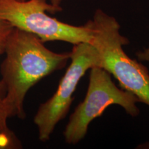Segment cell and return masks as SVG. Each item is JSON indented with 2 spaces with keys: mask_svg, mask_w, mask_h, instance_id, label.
I'll list each match as a JSON object with an SVG mask.
<instances>
[{
  "mask_svg": "<svg viewBox=\"0 0 149 149\" xmlns=\"http://www.w3.org/2000/svg\"><path fill=\"white\" fill-rule=\"evenodd\" d=\"M4 96L0 94V149L22 148L21 141L8 126L7 121L10 115L3 99Z\"/></svg>",
  "mask_w": 149,
  "mask_h": 149,
  "instance_id": "6",
  "label": "cell"
},
{
  "mask_svg": "<svg viewBox=\"0 0 149 149\" xmlns=\"http://www.w3.org/2000/svg\"><path fill=\"white\" fill-rule=\"evenodd\" d=\"M1 65L3 99L10 117H26L24 100L30 89L70 60V52L55 53L49 50L35 35L13 28L7 40Z\"/></svg>",
  "mask_w": 149,
  "mask_h": 149,
  "instance_id": "1",
  "label": "cell"
},
{
  "mask_svg": "<svg viewBox=\"0 0 149 149\" xmlns=\"http://www.w3.org/2000/svg\"><path fill=\"white\" fill-rule=\"evenodd\" d=\"M91 44L99 54V66L117 80L120 88L133 93L139 102L149 107V71L144 65L126 55L123 46L129 40L120 33L114 17L97 9L93 19Z\"/></svg>",
  "mask_w": 149,
  "mask_h": 149,
  "instance_id": "2",
  "label": "cell"
},
{
  "mask_svg": "<svg viewBox=\"0 0 149 149\" xmlns=\"http://www.w3.org/2000/svg\"><path fill=\"white\" fill-rule=\"evenodd\" d=\"M49 3L53 6L56 7V8L61 9L62 10V8H61V4L62 3L63 0H48Z\"/></svg>",
  "mask_w": 149,
  "mask_h": 149,
  "instance_id": "9",
  "label": "cell"
},
{
  "mask_svg": "<svg viewBox=\"0 0 149 149\" xmlns=\"http://www.w3.org/2000/svg\"><path fill=\"white\" fill-rule=\"evenodd\" d=\"M13 28L8 22L0 18V56L4 53L7 40ZM0 94L4 95L6 94L4 86L1 80H0Z\"/></svg>",
  "mask_w": 149,
  "mask_h": 149,
  "instance_id": "7",
  "label": "cell"
},
{
  "mask_svg": "<svg viewBox=\"0 0 149 149\" xmlns=\"http://www.w3.org/2000/svg\"><path fill=\"white\" fill-rule=\"evenodd\" d=\"M70 54V64L57 90L51 97L40 104L33 119L39 139L43 142L49 140L56 126L68 115L80 79L92 67L99 66V54L90 43L73 45Z\"/></svg>",
  "mask_w": 149,
  "mask_h": 149,
  "instance_id": "5",
  "label": "cell"
},
{
  "mask_svg": "<svg viewBox=\"0 0 149 149\" xmlns=\"http://www.w3.org/2000/svg\"><path fill=\"white\" fill-rule=\"evenodd\" d=\"M135 55L138 60L149 62V44L146 47H144L142 50L137 51Z\"/></svg>",
  "mask_w": 149,
  "mask_h": 149,
  "instance_id": "8",
  "label": "cell"
},
{
  "mask_svg": "<svg viewBox=\"0 0 149 149\" xmlns=\"http://www.w3.org/2000/svg\"><path fill=\"white\" fill-rule=\"evenodd\" d=\"M48 0H0V18L14 28L35 35L43 42H64L75 44L90 43L93 39L92 19L74 26L48 14L61 12Z\"/></svg>",
  "mask_w": 149,
  "mask_h": 149,
  "instance_id": "3",
  "label": "cell"
},
{
  "mask_svg": "<svg viewBox=\"0 0 149 149\" xmlns=\"http://www.w3.org/2000/svg\"><path fill=\"white\" fill-rule=\"evenodd\" d=\"M88 86L84 100L70 115L64 131L65 141L77 144L86 135L88 126L93 120L101 117L108 107L119 105L131 117H137L139 101L133 93L117 86L111 74L100 66L90 69Z\"/></svg>",
  "mask_w": 149,
  "mask_h": 149,
  "instance_id": "4",
  "label": "cell"
},
{
  "mask_svg": "<svg viewBox=\"0 0 149 149\" xmlns=\"http://www.w3.org/2000/svg\"><path fill=\"white\" fill-rule=\"evenodd\" d=\"M16 1H25V0H16Z\"/></svg>",
  "mask_w": 149,
  "mask_h": 149,
  "instance_id": "10",
  "label": "cell"
}]
</instances>
